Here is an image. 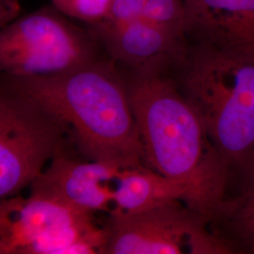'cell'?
<instances>
[{
  "label": "cell",
  "mask_w": 254,
  "mask_h": 254,
  "mask_svg": "<svg viewBox=\"0 0 254 254\" xmlns=\"http://www.w3.org/2000/svg\"><path fill=\"white\" fill-rule=\"evenodd\" d=\"M171 70H134L126 82L144 163L180 183L185 203L211 223L228 197L230 170Z\"/></svg>",
  "instance_id": "cell-1"
},
{
  "label": "cell",
  "mask_w": 254,
  "mask_h": 254,
  "mask_svg": "<svg viewBox=\"0 0 254 254\" xmlns=\"http://www.w3.org/2000/svg\"><path fill=\"white\" fill-rule=\"evenodd\" d=\"M2 91L35 101L51 112L91 160L125 168L145 165L127 84L112 63L94 61L50 75H5Z\"/></svg>",
  "instance_id": "cell-2"
},
{
  "label": "cell",
  "mask_w": 254,
  "mask_h": 254,
  "mask_svg": "<svg viewBox=\"0 0 254 254\" xmlns=\"http://www.w3.org/2000/svg\"><path fill=\"white\" fill-rule=\"evenodd\" d=\"M173 77L241 188L254 178V45L189 42Z\"/></svg>",
  "instance_id": "cell-3"
},
{
  "label": "cell",
  "mask_w": 254,
  "mask_h": 254,
  "mask_svg": "<svg viewBox=\"0 0 254 254\" xmlns=\"http://www.w3.org/2000/svg\"><path fill=\"white\" fill-rule=\"evenodd\" d=\"M97 41L53 10L13 20L0 33V67L6 75L64 73L96 61Z\"/></svg>",
  "instance_id": "cell-4"
},
{
  "label": "cell",
  "mask_w": 254,
  "mask_h": 254,
  "mask_svg": "<svg viewBox=\"0 0 254 254\" xmlns=\"http://www.w3.org/2000/svg\"><path fill=\"white\" fill-rule=\"evenodd\" d=\"M67 128L35 101L2 91L0 98V197L15 196L64 152Z\"/></svg>",
  "instance_id": "cell-5"
},
{
  "label": "cell",
  "mask_w": 254,
  "mask_h": 254,
  "mask_svg": "<svg viewBox=\"0 0 254 254\" xmlns=\"http://www.w3.org/2000/svg\"><path fill=\"white\" fill-rule=\"evenodd\" d=\"M107 254H231L210 221L183 200L109 216Z\"/></svg>",
  "instance_id": "cell-6"
},
{
  "label": "cell",
  "mask_w": 254,
  "mask_h": 254,
  "mask_svg": "<svg viewBox=\"0 0 254 254\" xmlns=\"http://www.w3.org/2000/svg\"><path fill=\"white\" fill-rule=\"evenodd\" d=\"M123 169L122 165L108 161H76L62 152L32 182L31 194L58 200L85 214L110 213L114 182Z\"/></svg>",
  "instance_id": "cell-7"
},
{
  "label": "cell",
  "mask_w": 254,
  "mask_h": 254,
  "mask_svg": "<svg viewBox=\"0 0 254 254\" xmlns=\"http://www.w3.org/2000/svg\"><path fill=\"white\" fill-rule=\"evenodd\" d=\"M91 33L113 61L127 64L134 70L173 69L189 46L187 36L142 18L121 27H92Z\"/></svg>",
  "instance_id": "cell-8"
},
{
  "label": "cell",
  "mask_w": 254,
  "mask_h": 254,
  "mask_svg": "<svg viewBox=\"0 0 254 254\" xmlns=\"http://www.w3.org/2000/svg\"><path fill=\"white\" fill-rule=\"evenodd\" d=\"M91 216L35 194L1 199L0 254H22L38 240Z\"/></svg>",
  "instance_id": "cell-9"
},
{
  "label": "cell",
  "mask_w": 254,
  "mask_h": 254,
  "mask_svg": "<svg viewBox=\"0 0 254 254\" xmlns=\"http://www.w3.org/2000/svg\"><path fill=\"white\" fill-rule=\"evenodd\" d=\"M189 42L254 45V0H184Z\"/></svg>",
  "instance_id": "cell-10"
},
{
  "label": "cell",
  "mask_w": 254,
  "mask_h": 254,
  "mask_svg": "<svg viewBox=\"0 0 254 254\" xmlns=\"http://www.w3.org/2000/svg\"><path fill=\"white\" fill-rule=\"evenodd\" d=\"M185 202L186 190L146 165L123 169L114 182L109 216H128L154 208L172 200Z\"/></svg>",
  "instance_id": "cell-11"
},
{
  "label": "cell",
  "mask_w": 254,
  "mask_h": 254,
  "mask_svg": "<svg viewBox=\"0 0 254 254\" xmlns=\"http://www.w3.org/2000/svg\"><path fill=\"white\" fill-rule=\"evenodd\" d=\"M210 225L231 254H254V178L225 199Z\"/></svg>",
  "instance_id": "cell-12"
},
{
  "label": "cell",
  "mask_w": 254,
  "mask_h": 254,
  "mask_svg": "<svg viewBox=\"0 0 254 254\" xmlns=\"http://www.w3.org/2000/svg\"><path fill=\"white\" fill-rule=\"evenodd\" d=\"M141 18L187 36L184 0H147Z\"/></svg>",
  "instance_id": "cell-13"
},
{
  "label": "cell",
  "mask_w": 254,
  "mask_h": 254,
  "mask_svg": "<svg viewBox=\"0 0 254 254\" xmlns=\"http://www.w3.org/2000/svg\"><path fill=\"white\" fill-rule=\"evenodd\" d=\"M62 13L90 23L91 26L105 18L111 0H51Z\"/></svg>",
  "instance_id": "cell-14"
},
{
  "label": "cell",
  "mask_w": 254,
  "mask_h": 254,
  "mask_svg": "<svg viewBox=\"0 0 254 254\" xmlns=\"http://www.w3.org/2000/svg\"><path fill=\"white\" fill-rule=\"evenodd\" d=\"M147 0H111L105 18L91 27L96 28L121 27L141 18Z\"/></svg>",
  "instance_id": "cell-15"
},
{
  "label": "cell",
  "mask_w": 254,
  "mask_h": 254,
  "mask_svg": "<svg viewBox=\"0 0 254 254\" xmlns=\"http://www.w3.org/2000/svg\"><path fill=\"white\" fill-rule=\"evenodd\" d=\"M19 12V0H0V23L2 27L15 20Z\"/></svg>",
  "instance_id": "cell-16"
}]
</instances>
